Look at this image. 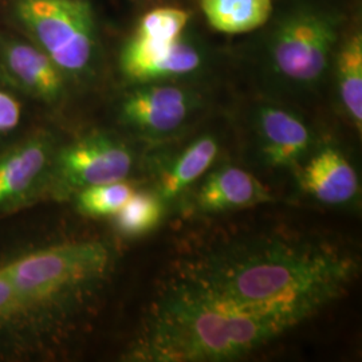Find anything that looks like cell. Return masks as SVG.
I'll list each match as a JSON object with an SVG mask.
<instances>
[{
    "instance_id": "cell-1",
    "label": "cell",
    "mask_w": 362,
    "mask_h": 362,
    "mask_svg": "<svg viewBox=\"0 0 362 362\" xmlns=\"http://www.w3.org/2000/svg\"><path fill=\"white\" fill-rule=\"evenodd\" d=\"M357 272V257L326 240L258 235L208 248L167 284L243 357L336 302Z\"/></svg>"
},
{
    "instance_id": "cell-2",
    "label": "cell",
    "mask_w": 362,
    "mask_h": 362,
    "mask_svg": "<svg viewBox=\"0 0 362 362\" xmlns=\"http://www.w3.org/2000/svg\"><path fill=\"white\" fill-rule=\"evenodd\" d=\"M110 264L106 243L79 240L34 251L4 267L28 313L74 303L100 286Z\"/></svg>"
},
{
    "instance_id": "cell-3",
    "label": "cell",
    "mask_w": 362,
    "mask_h": 362,
    "mask_svg": "<svg viewBox=\"0 0 362 362\" xmlns=\"http://www.w3.org/2000/svg\"><path fill=\"white\" fill-rule=\"evenodd\" d=\"M18 13L64 74L90 69L94 26L90 7L82 0H21Z\"/></svg>"
},
{
    "instance_id": "cell-4",
    "label": "cell",
    "mask_w": 362,
    "mask_h": 362,
    "mask_svg": "<svg viewBox=\"0 0 362 362\" xmlns=\"http://www.w3.org/2000/svg\"><path fill=\"white\" fill-rule=\"evenodd\" d=\"M334 23L322 13H293L276 28L272 40L270 59L274 73L286 82L311 88L329 66L336 43Z\"/></svg>"
},
{
    "instance_id": "cell-5",
    "label": "cell",
    "mask_w": 362,
    "mask_h": 362,
    "mask_svg": "<svg viewBox=\"0 0 362 362\" xmlns=\"http://www.w3.org/2000/svg\"><path fill=\"white\" fill-rule=\"evenodd\" d=\"M136 156L129 146L107 133H91L57 151L52 177L62 192L127 180Z\"/></svg>"
},
{
    "instance_id": "cell-6",
    "label": "cell",
    "mask_w": 362,
    "mask_h": 362,
    "mask_svg": "<svg viewBox=\"0 0 362 362\" xmlns=\"http://www.w3.org/2000/svg\"><path fill=\"white\" fill-rule=\"evenodd\" d=\"M121 105L122 121L151 140L173 136L187 124L196 109L191 91L163 82L141 83Z\"/></svg>"
},
{
    "instance_id": "cell-7",
    "label": "cell",
    "mask_w": 362,
    "mask_h": 362,
    "mask_svg": "<svg viewBox=\"0 0 362 362\" xmlns=\"http://www.w3.org/2000/svg\"><path fill=\"white\" fill-rule=\"evenodd\" d=\"M200 52L185 39L149 38L134 34L121 54V70L137 83L164 82L196 73Z\"/></svg>"
},
{
    "instance_id": "cell-8",
    "label": "cell",
    "mask_w": 362,
    "mask_h": 362,
    "mask_svg": "<svg viewBox=\"0 0 362 362\" xmlns=\"http://www.w3.org/2000/svg\"><path fill=\"white\" fill-rule=\"evenodd\" d=\"M57 151L46 136L0 151V212L25 204L50 180Z\"/></svg>"
},
{
    "instance_id": "cell-9",
    "label": "cell",
    "mask_w": 362,
    "mask_h": 362,
    "mask_svg": "<svg viewBox=\"0 0 362 362\" xmlns=\"http://www.w3.org/2000/svg\"><path fill=\"white\" fill-rule=\"evenodd\" d=\"M254 129L258 155L270 168H291L310 153L313 134L302 118L275 105L258 107Z\"/></svg>"
},
{
    "instance_id": "cell-10",
    "label": "cell",
    "mask_w": 362,
    "mask_h": 362,
    "mask_svg": "<svg viewBox=\"0 0 362 362\" xmlns=\"http://www.w3.org/2000/svg\"><path fill=\"white\" fill-rule=\"evenodd\" d=\"M306 194L325 206H346L360 194V180L346 156L334 146L317 151L298 173Z\"/></svg>"
},
{
    "instance_id": "cell-11",
    "label": "cell",
    "mask_w": 362,
    "mask_h": 362,
    "mask_svg": "<svg viewBox=\"0 0 362 362\" xmlns=\"http://www.w3.org/2000/svg\"><path fill=\"white\" fill-rule=\"evenodd\" d=\"M270 191L246 169L223 165L208 173L196 189L194 207L203 214H221L272 202Z\"/></svg>"
},
{
    "instance_id": "cell-12",
    "label": "cell",
    "mask_w": 362,
    "mask_h": 362,
    "mask_svg": "<svg viewBox=\"0 0 362 362\" xmlns=\"http://www.w3.org/2000/svg\"><path fill=\"white\" fill-rule=\"evenodd\" d=\"M220 144L212 134H203L188 144L160 172L157 189L165 202H172L202 179L219 155Z\"/></svg>"
},
{
    "instance_id": "cell-13",
    "label": "cell",
    "mask_w": 362,
    "mask_h": 362,
    "mask_svg": "<svg viewBox=\"0 0 362 362\" xmlns=\"http://www.w3.org/2000/svg\"><path fill=\"white\" fill-rule=\"evenodd\" d=\"M4 59L13 77L30 93L49 103L61 97L62 73L43 50L25 43H13L4 52Z\"/></svg>"
},
{
    "instance_id": "cell-14",
    "label": "cell",
    "mask_w": 362,
    "mask_h": 362,
    "mask_svg": "<svg viewBox=\"0 0 362 362\" xmlns=\"http://www.w3.org/2000/svg\"><path fill=\"white\" fill-rule=\"evenodd\" d=\"M208 23L224 34H243L263 26L272 10V0H202Z\"/></svg>"
},
{
    "instance_id": "cell-15",
    "label": "cell",
    "mask_w": 362,
    "mask_h": 362,
    "mask_svg": "<svg viewBox=\"0 0 362 362\" xmlns=\"http://www.w3.org/2000/svg\"><path fill=\"white\" fill-rule=\"evenodd\" d=\"M337 85L341 103L358 133L362 129V37L351 35L337 57Z\"/></svg>"
},
{
    "instance_id": "cell-16",
    "label": "cell",
    "mask_w": 362,
    "mask_h": 362,
    "mask_svg": "<svg viewBox=\"0 0 362 362\" xmlns=\"http://www.w3.org/2000/svg\"><path fill=\"white\" fill-rule=\"evenodd\" d=\"M165 200L156 191H140L130 196L113 216L117 233L125 238H139L153 231L161 223Z\"/></svg>"
},
{
    "instance_id": "cell-17",
    "label": "cell",
    "mask_w": 362,
    "mask_h": 362,
    "mask_svg": "<svg viewBox=\"0 0 362 362\" xmlns=\"http://www.w3.org/2000/svg\"><path fill=\"white\" fill-rule=\"evenodd\" d=\"M134 188L125 180L83 188L77 192V207L91 218L115 216L134 194Z\"/></svg>"
},
{
    "instance_id": "cell-18",
    "label": "cell",
    "mask_w": 362,
    "mask_h": 362,
    "mask_svg": "<svg viewBox=\"0 0 362 362\" xmlns=\"http://www.w3.org/2000/svg\"><path fill=\"white\" fill-rule=\"evenodd\" d=\"M188 13L179 8H157L144 15L134 34L151 38H180L182 30L188 23Z\"/></svg>"
},
{
    "instance_id": "cell-19",
    "label": "cell",
    "mask_w": 362,
    "mask_h": 362,
    "mask_svg": "<svg viewBox=\"0 0 362 362\" xmlns=\"http://www.w3.org/2000/svg\"><path fill=\"white\" fill-rule=\"evenodd\" d=\"M21 314H26V311L16 294L8 272L3 266L0 267V325L11 321Z\"/></svg>"
},
{
    "instance_id": "cell-20",
    "label": "cell",
    "mask_w": 362,
    "mask_h": 362,
    "mask_svg": "<svg viewBox=\"0 0 362 362\" xmlns=\"http://www.w3.org/2000/svg\"><path fill=\"white\" fill-rule=\"evenodd\" d=\"M21 122V104L7 91L0 89V134L13 132Z\"/></svg>"
}]
</instances>
